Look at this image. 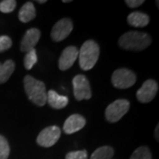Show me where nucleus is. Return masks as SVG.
I'll use <instances>...</instances> for the list:
<instances>
[{"mask_svg": "<svg viewBox=\"0 0 159 159\" xmlns=\"http://www.w3.org/2000/svg\"><path fill=\"white\" fill-rule=\"evenodd\" d=\"M151 43L150 35L140 31H129L120 36L119 45L126 51H143Z\"/></svg>", "mask_w": 159, "mask_h": 159, "instance_id": "obj_1", "label": "nucleus"}, {"mask_svg": "<svg viewBox=\"0 0 159 159\" xmlns=\"http://www.w3.org/2000/svg\"><path fill=\"white\" fill-rule=\"evenodd\" d=\"M24 88L29 99L37 106H43L47 100V91L44 83L34 77H24Z\"/></svg>", "mask_w": 159, "mask_h": 159, "instance_id": "obj_2", "label": "nucleus"}, {"mask_svg": "<svg viewBox=\"0 0 159 159\" xmlns=\"http://www.w3.org/2000/svg\"><path fill=\"white\" fill-rule=\"evenodd\" d=\"M100 54L99 46L94 40H88L82 44L79 51V63L80 68L84 71L92 69L97 64Z\"/></svg>", "mask_w": 159, "mask_h": 159, "instance_id": "obj_3", "label": "nucleus"}, {"mask_svg": "<svg viewBox=\"0 0 159 159\" xmlns=\"http://www.w3.org/2000/svg\"><path fill=\"white\" fill-rule=\"evenodd\" d=\"M136 81V74L127 68H119L114 71L111 76L112 85L120 89H128L134 85Z\"/></svg>", "mask_w": 159, "mask_h": 159, "instance_id": "obj_4", "label": "nucleus"}, {"mask_svg": "<svg viewBox=\"0 0 159 159\" xmlns=\"http://www.w3.org/2000/svg\"><path fill=\"white\" fill-rule=\"evenodd\" d=\"M129 101L125 99L116 100L109 104L108 107L105 110V119L111 123L118 122L129 111Z\"/></svg>", "mask_w": 159, "mask_h": 159, "instance_id": "obj_5", "label": "nucleus"}, {"mask_svg": "<svg viewBox=\"0 0 159 159\" xmlns=\"http://www.w3.org/2000/svg\"><path fill=\"white\" fill-rule=\"evenodd\" d=\"M74 97L77 101L89 100L92 97L90 84L85 75L78 74L73 79Z\"/></svg>", "mask_w": 159, "mask_h": 159, "instance_id": "obj_6", "label": "nucleus"}, {"mask_svg": "<svg viewBox=\"0 0 159 159\" xmlns=\"http://www.w3.org/2000/svg\"><path fill=\"white\" fill-rule=\"evenodd\" d=\"M60 135H61L60 128L57 125H51L41 131V133L37 136L36 142L41 147L50 148L57 143L60 138Z\"/></svg>", "mask_w": 159, "mask_h": 159, "instance_id": "obj_7", "label": "nucleus"}, {"mask_svg": "<svg viewBox=\"0 0 159 159\" xmlns=\"http://www.w3.org/2000/svg\"><path fill=\"white\" fill-rule=\"evenodd\" d=\"M73 28V21L68 18H63L53 26L51 33V38L55 42L63 41L71 34Z\"/></svg>", "mask_w": 159, "mask_h": 159, "instance_id": "obj_8", "label": "nucleus"}, {"mask_svg": "<svg viewBox=\"0 0 159 159\" xmlns=\"http://www.w3.org/2000/svg\"><path fill=\"white\" fill-rule=\"evenodd\" d=\"M158 90V84L154 80H147L136 93L137 100L142 103H147L152 101Z\"/></svg>", "mask_w": 159, "mask_h": 159, "instance_id": "obj_9", "label": "nucleus"}, {"mask_svg": "<svg viewBox=\"0 0 159 159\" xmlns=\"http://www.w3.org/2000/svg\"><path fill=\"white\" fill-rule=\"evenodd\" d=\"M79 55L78 49L75 46L66 47L61 53L58 60V67L61 71H66L73 66Z\"/></svg>", "mask_w": 159, "mask_h": 159, "instance_id": "obj_10", "label": "nucleus"}, {"mask_svg": "<svg viewBox=\"0 0 159 159\" xmlns=\"http://www.w3.org/2000/svg\"><path fill=\"white\" fill-rule=\"evenodd\" d=\"M40 37H41V32L39 29L35 28L29 29L21 39L20 45V51L23 52H28L34 49V46L37 44Z\"/></svg>", "mask_w": 159, "mask_h": 159, "instance_id": "obj_11", "label": "nucleus"}, {"mask_svg": "<svg viewBox=\"0 0 159 159\" xmlns=\"http://www.w3.org/2000/svg\"><path fill=\"white\" fill-rule=\"evenodd\" d=\"M85 125L86 119L84 117H82L80 114H73L65 121L63 125V130L66 134H72L82 129Z\"/></svg>", "mask_w": 159, "mask_h": 159, "instance_id": "obj_12", "label": "nucleus"}, {"mask_svg": "<svg viewBox=\"0 0 159 159\" xmlns=\"http://www.w3.org/2000/svg\"><path fill=\"white\" fill-rule=\"evenodd\" d=\"M68 97L66 96H60L56 91L49 90L47 92V100L46 102L50 104V106L53 109L65 108L68 104Z\"/></svg>", "mask_w": 159, "mask_h": 159, "instance_id": "obj_13", "label": "nucleus"}, {"mask_svg": "<svg viewBox=\"0 0 159 159\" xmlns=\"http://www.w3.org/2000/svg\"><path fill=\"white\" fill-rule=\"evenodd\" d=\"M127 22L134 28H144L149 22V17L144 12L134 11L127 16Z\"/></svg>", "mask_w": 159, "mask_h": 159, "instance_id": "obj_14", "label": "nucleus"}, {"mask_svg": "<svg viewBox=\"0 0 159 159\" xmlns=\"http://www.w3.org/2000/svg\"><path fill=\"white\" fill-rule=\"evenodd\" d=\"M35 8L32 2L25 3L19 11V20L23 23H27L33 20L35 18Z\"/></svg>", "mask_w": 159, "mask_h": 159, "instance_id": "obj_15", "label": "nucleus"}, {"mask_svg": "<svg viewBox=\"0 0 159 159\" xmlns=\"http://www.w3.org/2000/svg\"><path fill=\"white\" fill-rule=\"evenodd\" d=\"M15 70L14 62L8 59L4 64L0 63V84L6 82Z\"/></svg>", "mask_w": 159, "mask_h": 159, "instance_id": "obj_16", "label": "nucleus"}, {"mask_svg": "<svg viewBox=\"0 0 159 159\" xmlns=\"http://www.w3.org/2000/svg\"><path fill=\"white\" fill-rule=\"evenodd\" d=\"M114 156V149L111 146H102L97 148L91 155L90 159H111Z\"/></svg>", "mask_w": 159, "mask_h": 159, "instance_id": "obj_17", "label": "nucleus"}, {"mask_svg": "<svg viewBox=\"0 0 159 159\" xmlns=\"http://www.w3.org/2000/svg\"><path fill=\"white\" fill-rule=\"evenodd\" d=\"M37 62V55L35 49L28 51L24 57V66L27 70H30Z\"/></svg>", "mask_w": 159, "mask_h": 159, "instance_id": "obj_18", "label": "nucleus"}, {"mask_svg": "<svg viewBox=\"0 0 159 159\" xmlns=\"http://www.w3.org/2000/svg\"><path fill=\"white\" fill-rule=\"evenodd\" d=\"M151 152L146 146H142L135 149L132 154L130 159H151Z\"/></svg>", "mask_w": 159, "mask_h": 159, "instance_id": "obj_19", "label": "nucleus"}, {"mask_svg": "<svg viewBox=\"0 0 159 159\" xmlns=\"http://www.w3.org/2000/svg\"><path fill=\"white\" fill-rule=\"evenodd\" d=\"M10 155V146L5 137L0 135V159H8Z\"/></svg>", "mask_w": 159, "mask_h": 159, "instance_id": "obj_20", "label": "nucleus"}, {"mask_svg": "<svg viewBox=\"0 0 159 159\" xmlns=\"http://www.w3.org/2000/svg\"><path fill=\"white\" fill-rule=\"evenodd\" d=\"M17 2L14 0H4L0 2V11L4 13H10L14 11Z\"/></svg>", "mask_w": 159, "mask_h": 159, "instance_id": "obj_21", "label": "nucleus"}, {"mask_svg": "<svg viewBox=\"0 0 159 159\" xmlns=\"http://www.w3.org/2000/svg\"><path fill=\"white\" fill-rule=\"evenodd\" d=\"M66 159H88V152L87 150L71 151L66 154Z\"/></svg>", "mask_w": 159, "mask_h": 159, "instance_id": "obj_22", "label": "nucleus"}, {"mask_svg": "<svg viewBox=\"0 0 159 159\" xmlns=\"http://www.w3.org/2000/svg\"><path fill=\"white\" fill-rule=\"evenodd\" d=\"M12 42L11 39L7 35H1L0 36V52L9 50L11 47Z\"/></svg>", "mask_w": 159, "mask_h": 159, "instance_id": "obj_23", "label": "nucleus"}, {"mask_svg": "<svg viewBox=\"0 0 159 159\" xmlns=\"http://www.w3.org/2000/svg\"><path fill=\"white\" fill-rule=\"evenodd\" d=\"M144 3L143 0H126L125 1V4L126 6L130 8H136L141 6Z\"/></svg>", "mask_w": 159, "mask_h": 159, "instance_id": "obj_24", "label": "nucleus"}, {"mask_svg": "<svg viewBox=\"0 0 159 159\" xmlns=\"http://www.w3.org/2000/svg\"><path fill=\"white\" fill-rule=\"evenodd\" d=\"M158 127L159 125H157V127H156V130H155V137H156V139H157V141L158 142Z\"/></svg>", "mask_w": 159, "mask_h": 159, "instance_id": "obj_25", "label": "nucleus"}, {"mask_svg": "<svg viewBox=\"0 0 159 159\" xmlns=\"http://www.w3.org/2000/svg\"><path fill=\"white\" fill-rule=\"evenodd\" d=\"M36 2L39 3V4H45L47 1H46V0H37Z\"/></svg>", "mask_w": 159, "mask_h": 159, "instance_id": "obj_26", "label": "nucleus"}, {"mask_svg": "<svg viewBox=\"0 0 159 159\" xmlns=\"http://www.w3.org/2000/svg\"><path fill=\"white\" fill-rule=\"evenodd\" d=\"M63 2H64V3H70L71 0H63Z\"/></svg>", "mask_w": 159, "mask_h": 159, "instance_id": "obj_27", "label": "nucleus"}]
</instances>
